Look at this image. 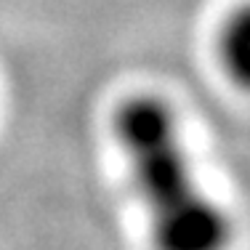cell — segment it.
Masks as SVG:
<instances>
[{"mask_svg": "<svg viewBox=\"0 0 250 250\" xmlns=\"http://www.w3.org/2000/svg\"><path fill=\"white\" fill-rule=\"evenodd\" d=\"M224 56H226V67L234 75H245L248 72V48H250V27L245 14H240L224 35Z\"/></svg>", "mask_w": 250, "mask_h": 250, "instance_id": "2", "label": "cell"}, {"mask_svg": "<svg viewBox=\"0 0 250 250\" xmlns=\"http://www.w3.org/2000/svg\"><path fill=\"white\" fill-rule=\"evenodd\" d=\"M115 133L130 163L136 189L149 208L152 234L194 221L216 208L194 184L176 120L163 101L130 99L117 112Z\"/></svg>", "mask_w": 250, "mask_h": 250, "instance_id": "1", "label": "cell"}]
</instances>
